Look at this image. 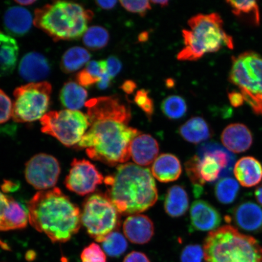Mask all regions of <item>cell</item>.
<instances>
[{
  "mask_svg": "<svg viewBox=\"0 0 262 262\" xmlns=\"http://www.w3.org/2000/svg\"><path fill=\"white\" fill-rule=\"evenodd\" d=\"M89 129L77 145L88 157L114 166L128 161L132 141L140 131L129 126V106L117 96L91 98L85 103Z\"/></svg>",
  "mask_w": 262,
  "mask_h": 262,
  "instance_id": "1",
  "label": "cell"
},
{
  "mask_svg": "<svg viewBox=\"0 0 262 262\" xmlns=\"http://www.w3.org/2000/svg\"><path fill=\"white\" fill-rule=\"evenodd\" d=\"M29 222L54 243H65L80 230L79 208L60 189L41 191L29 201Z\"/></svg>",
  "mask_w": 262,
  "mask_h": 262,
  "instance_id": "2",
  "label": "cell"
},
{
  "mask_svg": "<svg viewBox=\"0 0 262 262\" xmlns=\"http://www.w3.org/2000/svg\"><path fill=\"white\" fill-rule=\"evenodd\" d=\"M106 195L120 214H139L158 200L155 180L148 168L128 163L118 166L113 176L104 180Z\"/></svg>",
  "mask_w": 262,
  "mask_h": 262,
  "instance_id": "3",
  "label": "cell"
},
{
  "mask_svg": "<svg viewBox=\"0 0 262 262\" xmlns=\"http://www.w3.org/2000/svg\"><path fill=\"white\" fill-rule=\"evenodd\" d=\"M93 17V12L77 3L58 1L36 9L33 23L54 41H69L84 35Z\"/></svg>",
  "mask_w": 262,
  "mask_h": 262,
  "instance_id": "4",
  "label": "cell"
},
{
  "mask_svg": "<svg viewBox=\"0 0 262 262\" xmlns=\"http://www.w3.org/2000/svg\"><path fill=\"white\" fill-rule=\"evenodd\" d=\"M188 25L191 30L182 31L185 47L179 52V60L195 61L223 47L234 48L233 40L224 30V21L217 13L192 16Z\"/></svg>",
  "mask_w": 262,
  "mask_h": 262,
  "instance_id": "5",
  "label": "cell"
},
{
  "mask_svg": "<svg viewBox=\"0 0 262 262\" xmlns=\"http://www.w3.org/2000/svg\"><path fill=\"white\" fill-rule=\"evenodd\" d=\"M205 262H262V247L231 225L211 231L204 245Z\"/></svg>",
  "mask_w": 262,
  "mask_h": 262,
  "instance_id": "6",
  "label": "cell"
},
{
  "mask_svg": "<svg viewBox=\"0 0 262 262\" xmlns=\"http://www.w3.org/2000/svg\"><path fill=\"white\" fill-rule=\"evenodd\" d=\"M229 80L238 88L253 112L262 116V57L248 51L232 58Z\"/></svg>",
  "mask_w": 262,
  "mask_h": 262,
  "instance_id": "7",
  "label": "cell"
},
{
  "mask_svg": "<svg viewBox=\"0 0 262 262\" xmlns=\"http://www.w3.org/2000/svg\"><path fill=\"white\" fill-rule=\"evenodd\" d=\"M119 212L106 194H94L85 200L81 212V224L98 243L116 231L120 225Z\"/></svg>",
  "mask_w": 262,
  "mask_h": 262,
  "instance_id": "8",
  "label": "cell"
},
{
  "mask_svg": "<svg viewBox=\"0 0 262 262\" xmlns=\"http://www.w3.org/2000/svg\"><path fill=\"white\" fill-rule=\"evenodd\" d=\"M40 122L42 133L55 137L68 147L77 146L90 127L87 115L70 110L51 111Z\"/></svg>",
  "mask_w": 262,
  "mask_h": 262,
  "instance_id": "9",
  "label": "cell"
},
{
  "mask_svg": "<svg viewBox=\"0 0 262 262\" xmlns=\"http://www.w3.org/2000/svg\"><path fill=\"white\" fill-rule=\"evenodd\" d=\"M51 84L47 81L31 83L14 91L12 118L17 123L41 120L50 103Z\"/></svg>",
  "mask_w": 262,
  "mask_h": 262,
  "instance_id": "10",
  "label": "cell"
},
{
  "mask_svg": "<svg viewBox=\"0 0 262 262\" xmlns=\"http://www.w3.org/2000/svg\"><path fill=\"white\" fill-rule=\"evenodd\" d=\"M200 177L205 184L227 178L233 171L235 157L227 148L215 142L202 143L199 146Z\"/></svg>",
  "mask_w": 262,
  "mask_h": 262,
  "instance_id": "11",
  "label": "cell"
},
{
  "mask_svg": "<svg viewBox=\"0 0 262 262\" xmlns=\"http://www.w3.org/2000/svg\"><path fill=\"white\" fill-rule=\"evenodd\" d=\"M61 168L54 157L40 153L33 156L26 163L25 175L26 181L35 189L46 191L57 184Z\"/></svg>",
  "mask_w": 262,
  "mask_h": 262,
  "instance_id": "12",
  "label": "cell"
},
{
  "mask_svg": "<svg viewBox=\"0 0 262 262\" xmlns=\"http://www.w3.org/2000/svg\"><path fill=\"white\" fill-rule=\"evenodd\" d=\"M104 180L103 175L93 163L86 159H74L64 183L70 191L86 195L94 192Z\"/></svg>",
  "mask_w": 262,
  "mask_h": 262,
  "instance_id": "13",
  "label": "cell"
},
{
  "mask_svg": "<svg viewBox=\"0 0 262 262\" xmlns=\"http://www.w3.org/2000/svg\"><path fill=\"white\" fill-rule=\"evenodd\" d=\"M220 213L208 202L198 200L192 203L190 209V230L212 231L221 225Z\"/></svg>",
  "mask_w": 262,
  "mask_h": 262,
  "instance_id": "14",
  "label": "cell"
},
{
  "mask_svg": "<svg viewBox=\"0 0 262 262\" xmlns=\"http://www.w3.org/2000/svg\"><path fill=\"white\" fill-rule=\"evenodd\" d=\"M124 235L131 243H148L155 234V226L150 218L143 214L129 216L123 223Z\"/></svg>",
  "mask_w": 262,
  "mask_h": 262,
  "instance_id": "15",
  "label": "cell"
},
{
  "mask_svg": "<svg viewBox=\"0 0 262 262\" xmlns=\"http://www.w3.org/2000/svg\"><path fill=\"white\" fill-rule=\"evenodd\" d=\"M51 67L48 59L38 52H32L22 58L19 65V74L23 79L37 83L47 78Z\"/></svg>",
  "mask_w": 262,
  "mask_h": 262,
  "instance_id": "16",
  "label": "cell"
},
{
  "mask_svg": "<svg viewBox=\"0 0 262 262\" xmlns=\"http://www.w3.org/2000/svg\"><path fill=\"white\" fill-rule=\"evenodd\" d=\"M221 140L225 148L234 153H242L250 148L253 142L251 130L242 123L229 124L221 135Z\"/></svg>",
  "mask_w": 262,
  "mask_h": 262,
  "instance_id": "17",
  "label": "cell"
},
{
  "mask_svg": "<svg viewBox=\"0 0 262 262\" xmlns=\"http://www.w3.org/2000/svg\"><path fill=\"white\" fill-rule=\"evenodd\" d=\"M130 156L137 165H151L157 158L159 145L157 141L149 134H140L130 143Z\"/></svg>",
  "mask_w": 262,
  "mask_h": 262,
  "instance_id": "18",
  "label": "cell"
},
{
  "mask_svg": "<svg viewBox=\"0 0 262 262\" xmlns=\"http://www.w3.org/2000/svg\"><path fill=\"white\" fill-rule=\"evenodd\" d=\"M234 220L238 227L248 232L262 230V209L253 202L242 203L235 208Z\"/></svg>",
  "mask_w": 262,
  "mask_h": 262,
  "instance_id": "19",
  "label": "cell"
},
{
  "mask_svg": "<svg viewBox=\"0 0 262 262\" xmlns=\"http://www.w3.org/2000/svg\"><path fill=\"white\" fill-rule=\"evenodd\" d=\"M234 173L239 184L246 188L253 187L262 180V165L253 157H244L235 163Z\"/></svg>",
  "mask_w": 262,
  "mask_h": 262,
  "instance_id": "20",
  "label": "cell"
},
{
  "mask_svg": "<svg viewBox=\"0 0 262 262\" xmlns=\"http://www.w3.org/2000/svg\"><path fill=\"white\" fill-rule=\"evenodd\" d=\"M181 163L172 154H162L156 159L151 167V173L162 183L176 181L182 174Z\"/></svg>",
  "mask_w": 262,
  "mask_h": 262,
  "instance_id": "21",
  "label": "cell"
},
{
  "mask_svg": "<svg viewBox=\"0 0 262 262\" xmlns=\"http://www.w3.org/2000/svg\"><path fill=\"white\" fill-rule=\"evenodd\" d=\"M32 24L31 12L24 8L13 6L6 11L4 26L10 36L21 37L30 30Z\"/></svg>",
  "mask_w": 262,
  "mask_h": 262,
  "instance_id": "22",
  "label": "cell"
},
{
  "mask_svg": "<svg viewBox=\"0 0 262 262\" xmlns=\"http://www.w3.org/2000/svg\"><path fill=\"white\" fill-rule=\"evenodd\" d=\"M17 42L0 31V77L8 76L14 71L18 56Z\"/></svg>",
  "mask_w": 262,
  "mask_h": 262,
  "instance_id": "23",
  "label": "cell"
},
{
  "mask_svg": "<svg viewBox=\"0 0 262 262\" xmlns=\"http://www.w3.org/2000/svg\"><path fill=\"white\" fill-rule=\"evenodd\" d=\"M179 133L187 142L199 144L212 136V130L206 121L201 117H192L180 127Z\"/></svg>",
  "mask_w": 262,
  "mask_h": 262,
  "instance_id": "24",
  "label": "cell"
},
{
  "mask_svg": "<svg viewBox=\"0 0 262 262\" xmlns=\"http://www.w3.org/2000/svg\"><path fill=\"white\" fill-rule=\"evenodd\" d=\"M165 210L170 217H181L189 208V198L186 189L180 185L169 188L165 199Z\"/></svg>",
  "mask_w": 262,
  "mask_h": 262,
  "instance_id": "25",
  "label": "cell"
},
{
  "mask_svg": "<svg viewBox=\"0 0 262 262\" xmlns=\"http://www.w3.org/2000/svg\"><path fill=\"white\" fill-rule=\"evenodd\" d=\"M87 97L86 90L74 81L66 83L60 94L62 104L68 110L73 111H78L85 106Z\"/></svg>",
  "mask_w": 262,
  "mask_h": 262,
  "instance_id": "26",
  "label": "cell"
},
{
  "mask_svg": "<svg viewBox=\"0 0 262 262\" xmlns=\"http://www.w3.org/2000/svg\"><path fill=\"white\" fill-rule=\"evenodd\" d=\"M91 57V55L86 49L78 47L71 48L62 57L61 70L67 74L74 73L89 63Z\"/></svg>",
  "mask_w": 262,
  "mask_h": 262,
  "instance_id": "27",
  "label": "cell"
},
{
  "mask_svg": "<svg viewBox=\"0 0 262 262\" xmlns=\"http://www.w3.org/2000/svg\"><path fill=\"white\" fill-rule=\"evenodd\" d=\"M107 73L106 60L91 61L77 75V81L81 86L89 88L99 83Z\"/></svg>",
  "mask_w": 262,
  "mask_h": 262,
  "instance_id": "28",
  "label": "cell"
},
{
  "mask_svg": "<svg viewBox=\"0 0 262 262\" xmlns=\"http://www.w3.org/2000/svg\"><path fill=\"white\" fill-rule=\"evenodd\" d=\"M232 12L237 17L253 26L260 25V12L255 1H227Z\"/></svg>",
  "mask_w": 262,
  "mask_h": 262,
  "instance_id": "29",
  "label": "cell"
},
{
  "mask_svg": "<svg viewBox=\"0 0 262 262\" xmlns=\"http://www.w3.org/2000/svg\"><path fill=\"white\" fill-rule=\"evenodd\" d=\"M28 222V211L11 198L6 216L5 231L25 228L27 227Z\"/></svg>",
  "mask_w": 262,
  "mask_h": 262,
  "instance_id": "30",
  "label": "cell"
},
{
  "mask_svg": "<svg viewBox=\"0 0 262 262\" xmlns=\"http://www.w3.org/2000/svg\"><path fill=\"white\" fill-rule=\"evenodd\" d=\"M239 183L233 178H222L215 186V195L222 204H231L236 199L239 191Z\"/></svg>",
  "mask_w": 262,
  "mask_h": 262,
  "instance_id": "31",
  "label": "cell"
},
{
  "mask_svg": "<svg viewBox=\"0 0 262 262\" xmlns=\"http://www.w3.org/2000/svg\"><path fill=\"white\" fill-rule=\"evenodd\" d=\"M110 40V35L106 29L94 26L88 29L83 38V43L88 49L96 51L105 47Z\"/></svg>",
  "mask_w": 262,
  "mask_h": 262,
  "instance_id": "32",
  "label": "cell"
},
{
  "mask_svg": "<svg viewBox=\"0 0 262 262\" xmlns=\"http://www.w3.org/2000/svg\"><path fill=\"white\" fill-rule=\"evenodd\" d=\"M161 110L168 119L178 120L181 119L187 113V104L182 97L171 96L163 100Z\"/></svg>",
  "mask_w": 262,
  "mask_h": 262,
  "instance_id": "33",
  "label": "cell"
},
{
  "mask_svg": "<svg viewBox=\"0 0 262 262\" xmlns=\"http://www.w3.org/2000/svg\"><path fill=\"white\" fill-rule=\"evenodd\" d=\"M104 252L112 257H119L127 248V242L119 232L114 231L102 242Z\"/></svg>",
  "mask_w": 262,
  "mask_h": 262,
  "instance_id": "34",
  "label": "cell"
},
{
  "mask_svg": "<svg viewBox=\"0 0 262 262\" xmlns=\"http://www.w3.org/2000/svg\"><path fill=\"white\" fill-rule=\"evenodd\" d=\"M199 158L196 155L193 156L185 163V169L190 181L193 186V192L196 198L201 196L204 193V186L199 172Z\"/></svg>",
  "mask_w": 262,
  "mask_h": 262,
  "instance_id": "35",
  "label": "cell"
},
{
  "mask_svg": "<svg viewBox=\"0 0 262 262\" xmlns=\"http://www.w3.org/2000/svg\"><path fill=\"white\" fill-rule=\"evenodd\" d=\"M81 262H107L104 251L95 243L84 249L81 254Z\"/></svg>",
  "mask_w": 262,
  "mask_h": 262,
  "instance_id": "36",
  "label": "cell"
},
{
  "mask_svg": "<svg viewBox=\"0 0 262 262\" xmlns=\"http://www.w3.org/2000/svg\"><path fill=\"white\" fill-rule=\"evenodd\" d=\"M148 95L149 92L146 90H139L134 98V102L145 113L147 117L150 119L155 112V104L152 98Z\"/></svg>",
  "mask_w": 262,
  "mask_h": 262,
  "instance_id": "37",
  "label": "cell"
},
{
  "mask_svg": "<svg viewBox=\"0 0 262 262\" xmlns=\"http://www.w3.org/2000/svg\"><path fill=\"white\" fill-rule=\"evenodd\" d=\"M204 251L201 245H189L183 249L180 260L181 262H202Z\"/></svg>",
  "mask_w": 262,
  "mask_h": 262,
  "instance_id": "38",
  "label": "cell"
},
{
  "mask_svg": "<svg viewBox=\"0 0 262 262\" xmlns=\"http://www.w3.org/2000/svg\"><path fill=\"white\" fill-rule=\"evenodd\" d=\"M13 104L11 98L0 90V124L7 122L12 116Z\"/></svg>",
  "mask_w": 262,
  "mask_h": 262,
  "instance_id": "39",
  "label": "cell"
},
{
  "mask_svg": "<svg viewBox=\"0 0 262 262\" xmlns=\"http://www.w3.org/2000/svg\"><path fill=\"white\" fill-rule=\"evenodd\" d=\"M120 3L126 11L137 13L142 16H145L147 12L151 9L149 1H120Z\"/></svg>",
  "mask_w": 262,
  "mask_h": 262,
  "instance_id": "40",
  "label": "cell"
},
{
  "mask_svg": "<svg viewBox=\"0 0 262 262\" xmlns=\"http://www.w3.org/2000/svg\"><path fill=\"white\" fill-rule=\"evenodd\" d=\"M11 196L0 192V231H5V220Z\"/></svg>",
  "mask_w": 262,
  "mask_h": 262,
  "instance_id": "41",
  "label": "cell"
},
{
  "mask_svg": "<svg viewBox=\"0 0 262 262\" xmlns=\"http://www.w3.org/2000/svg\"><path fill=\"white\" fill-rule=\"evenodd\" d=\"M106 61L107 71L111 79L119 74L122 70V64L119 58L115 56H111Z\"/></svg>",
  "mask_w": 262,
  "mask_h": 262,
  "instance_id": "42",
  "label": "cell"
},
{
  "mask_svg": "<svg viewBox=\"0 0 262 262\" xmlns=\"http://www.w3.org/2000/svg\"><path fill=\"white\" fill-rule=\"evenodd\" d=\"M123 262H150L147 255L141 252L133 251L127 254Z\"/></svg>",
  "mask_w": 262,
  "mask_h": 262,
  "instance_id": "43",
  "label": "cell"
},
{
  "mask_svg": "<svg viewBox=\"0 0 262 262\" xmlns=\"http://www.w3.org/2000/svg\"><path fill=\"white\" fill-rule=\"evenodd\" d=\"M229 101H230L232 105L234 107H238L243 104L244 100L243 97L240 93L232 92L228 95Z\"/></svg>",
  "mask_w": 262,
  "mask_h": 262,
  "instance_id": "44",
  "label": "cell"
},
{
  "mask_svg": "<svg viewBox=\"0 0 262 262\" xmlns=\"http://www.w3.org/2000/svg\"><path fill=\"white\" fill-rule=\"evenodd\" d=\"M137 86V84L135 81L127 80L124 81V83L122 84V86H121V89L126 94L130 95L134 93V91L136 90Z\"/></svg>",
  "mask_w": 262,
  "mask_h": 262,
  "instance_id": "45",
  "label": "cell"
},
{
  "mask_svg": "<svg viewBox=\"0 0 262 262\" xmlns=\"http://www.w3.org/2000/svg\"><path fill=\"white\" fill-rule=\"evenodd\" d=\"M111 81H112V79H111L109 74L107 73L104 75L102 80H101L99 83H98L97 86L98 88H99L100 90H101L107 89V88L110 87L111 83Z\"/></svg>",
  "mask_w": 262,
  "mask_h": 262,
  "instance_id": "46",
  "label": "cell"
},
{
  "mask_svg": "<svg viewBox=\"0 0 262 262\" xmlns=\"http://www.w3.org/2000/svg\"><path fill=\"white\" fill-rule=\"evenodd\" d=\"M96 4L101 9L105 10H110L113 9L116 6L117 1H97Z\"/></svg>",
  "mask_w": 262,
  "mask_h": 262,
  "instance_id": "47",
  "label": "cell"
},
{
  "mask_svg": "<svg viewBox=\"0 0 262 262\" xmlns=\"http://www.w3.org/2000/svg\"><path fill=\"white\" fill-rule=\"evenodd\" d=\"M255 196L257 202L262 205V183L255 189Z\"/></svg>",
  "mask_w": 262,
  "mask_h": 262,
  "instance_id": "48",
  "label": "cell"
},
{
  "mask_svg": "<svg viewBox=\"0 0 262 262\" xmlns=\"http://www.w3.org/2000/svg\"><path fill=\"white\" fill-rule=\"evenodd\" d=\"M139 41L140 42H146L149 39V33L147 32H143L139 36Z\"/></svg>",
  "mask_w": 262,
  "mask_h": 262,
  "instance_id": "49",
  "label": "cell"
},
{
  "mask_svg": "<svg viewBox=\"0 0 262 262\" xmlns=\"http://www.w3.org/2000/svg\"><path fill=\"white\" fill-rule=\"evenodd\" d=\"M15 2L19 5L24 6L31 5L36 2L35 0H15Z\"/></svg>",
  "mask_w": 262,
  "mask_h": 262,
  "instance_id": "50",
  "label": "cell"
},
{
  "mask_svg": "<svg viewBox=\"0 0 262 262\" xmlns=\"http://www.w3.org/2000/svg\"><path fill=\"white\" fill-rule=\"evenodd\" d=\"M150 2L154 3V4L160 5L162 8L166 7V6L169 5V2L167 1V0H165V1H164V0H156V1H151Z\"/></svg>",
  "mask_w": 262,
  "mask_h": 262,
  "instance_id": "51",
  "label": "cell"
},
{
  "mask_svg": "<svg viewBox=\"0 0 262 262\" xmlns=\"http://www.w3.org/2000/svg\"><path fill=\"white\" fill-rule=\"evenodd\" d=\"M166 86L167 87H168V88H172L173 87V86H174V81H173L172 79H171V78H170V79H168L166 80Z\"/></svg>",
  "mask_w": 262,
  "mask_h": 262,
  "instance_id": "52",
  "label": "cell"
},
{
  "mask_svg": "<svg viewBox=\"0 0 262 262\" xmlns=\"http://www.w3.org/2000/svg\"><path fill=\"white\" fill-rule=\"evenodd\" d=\"M60 262H69L67 258L65 257H62Z\"/></svg>",
  "mask_w": 262,
  "mask_h": 262,
  "instance_id": "53",
  "label": "cell"
}]
</instances>
